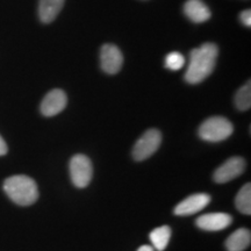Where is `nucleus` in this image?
<instances>
[{
	"label": "nucleus",
	"instance_id": "obj_1",
	"mask_svg": "<svg viewBox=\"0 0 251 251\" xmlns=\"http://www.w3.org/2000/svg\"><path fill=\"white\" fill-rule=\"evenodd\" d=\"M219 56V48L214 43H203L190 54V63L185 72L188 84H199L214 70Z\"/></svg>",
	"mask_w": 251,
	"mask_h": 251
},
{
	"label": "nucleus",
	"instance_id": "obj_2",
	"mask_svg": "<svg viewBox=\"0 0 251 251\" xmlns=\"http://www.w3.org/2000/svg\"><path fill=\"white\" fill-rule=\"evenodd\" d=\"M4 191L12 201L20 206H30L39 199L35 180L25 175L8 177L4 183Z\"/></svg>",
	"mask_w": 251,
	"mask_h": 251
},
{
	"label": "nucleus",
	"instance_id": "obj_3",
	"mask_svg": "<svg viewBox=\"0 0 251 251\" xmlns=\"http://www.w3.org/2000/svg\"><path fill=\"white\" fill-rule=\"evenodd\" d=\"M234 131V126L224 117L208 118L199 127L200 139L207 142H221L227 140Z\"/></svg>",
	"mask_w": 251,
	"mask_h": 251
},
{
	"label": "nucleus",
	"instance_id": "obj_4",
	"mask_svg": "<svg viewBox=\"0 0 251 251\" xmlns=\"http://www.w3.org/2000/svg\"><path fill=\"white\" fill-rule=\"evenodd\" d=\"M70 177L74 185L78 188L89 186L93 176V166L90 158L85 155H75L69 164Z\"/></svg>",
	"mask_w": 251,
	"mask_h": 251
},
{
	"label": "nucleus",
	"instance_id": "obj_5",
	"mask_svg": "<svg viewBox=\"0 0 251 251\" xmlns=\"http://www.w3.org/2000/svg\"><path fill=\"white\" fill-rule=\"evenodd\" d=\"M162 143V134L158 129L151 128L147 130L139 141L135 143L133 148V157L135 161L142 162L144 159H148L152 156Z\"/></svg>",
	"mask_w": 251,
	"mask_h": 251
},
{
	"label": "nucleus",
	"instance_id": "obj_6",
	"mask_svg": "<svg viewBox=\"0 0 251 251\" xmlns=\"http://www.w3.org/2000/svg\"><path fill=\"white\" fill-rule=\"evenodd\" d=\"M244 170H246V161L242 157L234 156L216 169L213 175V179L219 184L228 183L242 175Z\"/></svg>",
	"mask_w": 251,
	"mask_h": 251
},
{
	"label": "nucleus",
	"instance_id": "obj_7",
	"mask_svg": "<svg viewBox=\"0 0 251 251\" xmlns=\"http://www.w3.org/2000/svg\"><path fill=\"white\" fill-rule=\"evenodd\" d=\"M124 64V55L114 45H103L100 50V65L106 74L115 75L121 70Z\"/></svg>",
	"mask_w": 251,
	"mask_h": 251
},
{
	"label": "nucleus",
	"instance_id": "obj_8",
	"mask_svg": "<svg viewBox=\"0 0 251 251\" xmlns=\"http://www.w3.org/2000/svg\"><path fill=\"white\" fill-rule=\"evenodd\" d=\"M68 105V97L64 91L55 89L47 93L41 102V113L45 117H54L61 113Z\"/></svg>",
	"mask_w": 251,
	"mask_h": 251
},
{
	"label": "nucleus",
	"instance_id": "obj_9",
	"mask_svg": "<svg viewBox=\"0 0 251 251\" xmlns=\"http://www.w3.org/2000/svg\"><path fill=\"white\" fill-rule=\"evenodd\" d=\"M211 202V197L206 193H197L187 197L183 201H180L176 206L175 214L179 216L193 215L200 212L201 209Z\"/></svg>",
	"mask_w": 251,
	"mask_h": 251
},
{
	"label": "nucleus",
	"instance_id": "obj_10",
	"mask_svg": "<svg viewBox=\"0 0 251 251\" xmlns=\"http://www.w3.org/2000/svg\"><path fill=\"white\" fill-rule=\"evenodd\" d=\"M233 218L227 213H209L197 219V226L202 230L219 231L224 230L231 225Z\"/></svg>",
	"mask_w": 251,
	"mask_h": 251
},
{
	"label": "nucleus",
	"instance_id": "obj_11",
	"mask_svg": "<svg viewBox=\"0 0 251 251\" xmlns=\"http://www.w3.org/2000/svg\"><path fill=\"white\" fill-rule=\"evenodd\" d=\"M184 13L196 24L205 23L211 18V11L202 0H187L184 5Z\"/></svg>",
	"mask_w": 251,
	"mask_h": 251
},
{
	"label": "nucleus",
	"instance_id": "obj_12",
	"mask_svg": "<svg viewBox=\"0 0 251 251\" xmlns=\"http://www.w3.org/2000/svg\"><path fill=\"white\" fill-rule=\"evenodd\" d=\"M65 0H40L39 2V17L45 24L54 21L64 5Z\"/></svg>",
	"mask_w": 251,
	"mask_h": 251
},
{
	"label": "nucleus",
	"instance_id": "obj_13",
	"mask_svg": "<svg viewBox=\"0 0 251 251\" xmlns=\"http://www.w3.org/2000/svg\"><path fill=\"white\" fill-rule=\"evenodd\" d=\"M251 243L249 229L240 228L226 240V248L228 251H244Z\"/></svg>",
	"mask_w": 251,
	"mask_h": 251
},
{
	"label": "nucleus",
	"instance_id": "obj_14",
	"mask_svg": "<svg viewBox=\"0 0 251 251\" xmlns=\"http://www.w3.org/2000/svg\"><path fill=\"white\" fill-rule=\"evenodd\" d=\"M171 237V228L169 226H162L150 233V241L153 248L158 251H163L168 247L169 241Z\"/></svg>",
	"mask_w": 251,
	"mask_h": 251
},
{
	"label": "nucleus",
	"instance_id": "obj_15",
	"mask_svg": "<svg viewBox=\"0 0 251 251\" xmlns=\"http://www.w3.org/2000/svg\"><path fill=\"white\" fill-rule=\"evenodd\" d=\"M235 205L236 208L242 214L250 215L251 214V184L247 183L243 185L242 188L238 191L235 198Z\"/></svg>",
	"mask_w": 251,
	"mask_h": 251
},
{
	"label": "nucleus",
	"instance_id": "obj_16",
	"mask_svg": "<svg viewBox=\"0 0 251 251\" xmlns=\"http://www.w3.org/2000/svg\"><path fill=\"white\" fill-rule=\"evenodd\" d=\"M235 106L238 111H248L251 107V84L247 81V84L241 87L235 94Z\"/></svg>",
	"mask_w": 251,
	"mask_h": 251
},
{
	"label": "nucleus",
	"instance_id": "obj_17",
	"mask_svg": "<svg viewBox=\"0 0 251 251\" xmlns=\"http://www.w3.org/2000/svg\"><path fill=\"white\" fill-rule=\"evenodd\" d=\"M164 65L166 69L172 71H178L185 65L184 56L178 51H172L170 54L166 55Z\"/></svg>",
	"mask_w": 251,
	"mask_h": 251
},
{
	"label": "nucleus",
	"instance_id": "obj_18",
	"mask_svg": "<svg viewBox=\"0 0 251 251\" xmlns=\"http://www.w3.org/2000/svg\"><path fill=\"white\" fill-rule=\"evenodd\" d=\"M240 20L246 27L251 26V11L250 9H246L242 13L240 14Z\"/></svg>",
	"mask_w": 251,
	"mask_h": 251
},
{
	"label": "nucleus",
	"instance_id": "obj_19",
	"mask_svg": "<svg viewBox=\"0 0 251 251\" xmlns=\"http://www.w3.org/2000/svg\"><path fill=\"white\" fill-rule=\"evenodd\" d=\"M7 150H8L7 144H6L5 140L0 136V156L6 155V153H7Z\"/></svg>",
	"mask_w": 251,
	"mask_h": 251
},
{
	"label": "nucleus",
	"instance_id": "obj_20",
	"mask_svg": "<svg viewBox=\"0 0 251 251\" xmlns=\"http://www.w3.org/2000/svg\"><path fill=\"white\" fill-rule=\"evenodd\" d=\"M137 251H153V248L150 246H142L141 248H139Z\"/></svg>",
	"mask_w": 251,
	"mask_h": 251
}]
</instances>
